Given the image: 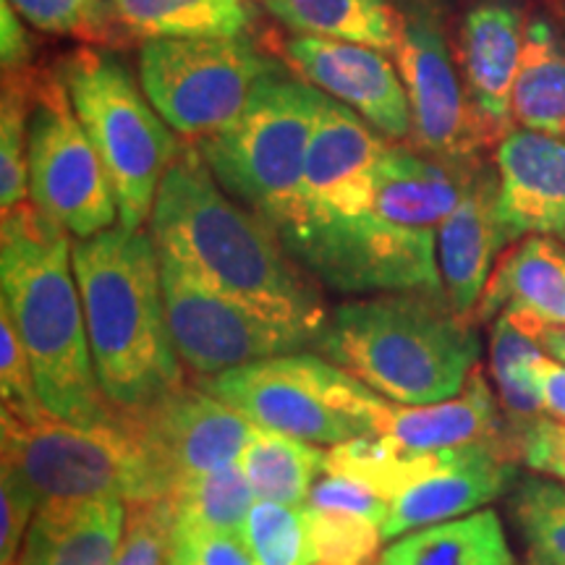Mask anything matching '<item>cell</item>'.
<instances>
[{"label":"cell","instance_id":"obj_1","mask_svg":"<svg viewBox=\"0 0 565 565\" xmlns=\"http://www.w3.org/2000/svg\"><path fill=\"white\" fill-rule=\"evenodd\" d=\"M150 236L160 257L202 286L320 341L330 317L320 282L296 263L270 223L225 192L200 150H181L168 168Z\"/></svg>","mask_w":565,"mask_h":565},{"label":"cell","instance_id":"obj_2","mask_svg":"<svg viewBox=\"0 0 565 565\" xmlns=\"http://www.w3.org/2000/svg\"><path fill=\"white\" fill-rule=\"evenodd\" d=\"M0 288V307L30 353L45 412L89 427L121 422L95 372L71 233L34 204L3 212Z\"/></svg>","mask_w":565,"mask_h":565},{"label":"cell","instance_id":"obj_3","mask_svg":"<svg viewBox=\"0 0 565 565\" xmlns=\"http://www.w3.org/2000/svg\"><path fill=\"white\" fill-rule=\"evenodd\" d=\"M95 372L110 406L134 414L186 385L162 296L160 252L124 225L74 244Z\"/></svg>","mask_w":565,"mask_h":565},{"label":"cell","instance_id":"obj_4","mask_svg":"<svg viewBox=\"0 0 565 565\" xmlns=\"http://www.w3.org/2000/svg\"><path fill=\"white\" fill-rule=\"evenodd\" d=\"M317 349L393 404L427 406L463 391L482 341L443 291H398L335 307Z\"/></svg>","mask_w":565,"mask_h":565},{"label":"cell","instance_id":"obj_5","mask_svg":"<svg viewBox=\"0 0 565 565\" xmlns=\"http://www.w3.org/2000/svg\"><path fill=\"white\" fill-rule=\"evenodd\" d=\"M324 100L328 95L315 84L275 71L254 87L228 129L196 147L225 192L257 212L278 236L303 212V166Z\"/></svg>","mask_w":565,"mask_h":565},{"label":"cell","instance_id":"obj_6","mask_svg":"<svg viewBox=\"0 0 565 565\" xmlns=\"http://www.w3.org/2000/svg\"><path fill=\"white\" fill-rule=\"evenodd\" d=\"M58 76L110 175L118 225L141 231L168 168L181 154L173 129L118 55L79 47L63 58Z\"/></svg>","mask_w":565,"mask_h":565},{"label":"cell","instance_id":"obj_7","mask_svg":"<svg viewBox=\"0 0 565 565\" xmlns=\"http://www.w3.org/2000/svg\"><path fill=\"white\" fill-rule=\"evenodd\" d=\"M202 391L263 429L315 445L374 433L383 395L315 353H286L200 377Z\"/></svg>","mask_w":565,"mask_h":565},{"label":"cell","instance_id":"obj_8","mask_svg":"<svg viewBox=\"0 0 565 565\" xmlns=\"http://www.w3.org/2000/svg\"><path fill=\"white\" fill-rule=\"evenodd\" d=\"M3 463L30 484L40 505L79 500L160 498L154 479L126 427L118 424H71L53 414L19 419L3 414Z\"/></svg>","mask_w":565,"mask_h":565},{"label":"cell","instance_id":"obj_9","mask_svg":"<svg viewBox=\"0 0 565 565\" xmlns=\"http://www.w3.org/2000/svg\"><path fill=\"white\" fill-rule=\"evenodd\" d=\"M280 238L303 270L338 294H445L437 233L404 228L374 210L359 217H303Z\"/></svg>","mask_w":565,"mask_h":565},{"label":"cell","instance_id":"obj_10","mask_svg":"<svg viewBox=\"0 0 565 565\" xmlns=\"http://www.w3.org/2000/svg\"><path fill=\"white\" fill-rule=\"evenodd\" d=\"M278 71L249 40H150L139 84L175 134L210 139L242 116L254 87Z\"/></svg>","mask_w":565,"mask_h":565},{"label":"cell","instance_id":"obj_11","mask_svg":"<svg viewBox=\"0 0 565 565\" xmlns=\"http://www.w3.org/2000/svg\"><path fill=\"white\" fill-rule=\"evenodd\" d=\"M30 200L76 238H92L118 223L110 175L58 74L34 84Z\"/></svg>","mask_w":565,"mask_h":565},{"label":"cell","instance_id":"obj_12","mask_svg":"<svg viewBox=\"0 0 565 565\" xmlns=\"http://www.w3.org/2000/svg\"><path fill=\"white\" fill-rule=\"evenodd\" d=\"M160 265L175 351L183 366L200 377L317 345V338L307 330L270 320L257 309L215 294L171 259L160 257Z\"/></svg>","mask_w":565,"mask_h":565},{"label":"cell","instance_id":"obj_13","mask_svg":"<svg viewBox=\"0 0 565 565\" xmlns=\"http://www.w3.org/2000/svg\"><path fill=\"white\" fill-rule=\"evenodd\" d=\"M124 419L150 463L160 498L186 479L238 463L257 429V424L189 383L141 412L124 414Z\"/></svg>","mask_w":565,"mask_h":565},{"label":"cell","instance_id":"obj_14","mask_svg":"<svg viewBox=\"0 0 565 565\" xmlns=\"http://www.w3.org/2000/svg\"><path fill=\"white\" fill-rule=\"evenodd\" d=\"M395 66L412 105V134L424 152L443 160H466L492 134L458 79L454 55L433 13L404 17V38L395 51Z\"/></svg>","mask_w":565,"mask_h":565},{"label":"cell","instance_id":"obj_15","mask_svg":"<svg viewBox=\"0 0 565 565\" xmlns=\"http://www.w3.org/2000/svg\"><path fill=\"white\" fill-rule=\"evenodd\" d=\"M383 134L338 100H324L303 166V217H359L372 212ZM296 221V223H299ZM294 223V225H296Z\"/></svg>","mask_w":565,"mask_h":565},{"label":"cell","instance_id":"obj_16","mask_svg":"<svg viewBox=\"0 0 565 565\" xmlns=\"http://www.w3.org/2000/svg\"><path fill=\"white\" fill-rule=\"evenodd\" d=\"M286 58L303 79L351 108L383 137L406 139L412 134L404 79L383 51L296 34L286 45Z\"/></svg>","mask_w":565,"mask_h":565},{"label":"cell","instance_id":"obj_17","mask_svg":"<svg viewBox=\"0 0 565 565\" xmlns=\"http://www.w3.org/2000/svg\"><path fill=\"white\" fill-rule=\"evenodd\" d=\"M515 458L498 445L450 448L433 475L401 492L391 503L383 524V540H398L416 529L443 524L479 511L511 492Z\"/></svg>","mask_w":565,"mask_h":565},{"label":"cell","instance_id":"obj_18","mask_svg":"<svg viewBox=\"0 0 565 565\" xmlns=\"http://www.w3.org/2000/svg\"><path fill=\"white\" fill-rule=\"evenodd\" d=\"M498 192V173H469L461 202L437 228V265L445 296L458 315L471 320L500 254L515 242L500 215Z\"/></svg>","mask_w":565,"mask_h":565},{"label":"cell","instance_id":"obj_19","mask_svg":"<svg viewBox=\"0 0 565 565\" xmlns=\"http://www.w3.org/2000/svg\"><path fill=\"white\" fill-rule=\"evenodd\" d=\"M500 215L515 238L565 244V141L511 129L498 145Z\"/></svg>","mask_w":565,"mask_h":565},{"label":"cell","instance_id":"obj_20","mask_svg":"<svg viewBox=\"0 0 565 565\" xmlns=\"http://www.w3.org/2000/svg\"><path fill=\"white\" fill-rule=\"evenodd\" d=\"M374 433L393 437L416 450H445L463 445H498L521 461V445L500 412L498 395L482 366L466 380L454 398L427 406H401L383 401L374 416Z\"/></svg>","mask_w":565,"mask_h":565},{"label":"cell","instance_id":"obj_21","mask_svg":"<svg viewBox=\"0 0 565 565\" xmlns=\"http://www.w3.org/2000/svg\"><path fill=\"white\" fill-rule=\"evenodd\" d=\"M524 34V19L513 0H482L463 19V82L492 139L511 131Z\"/></svg>","mask_w":565,"mask_h":565},{"label":"cell","instance_id":"obj_22","mask_svg":"<svg viewBox=\"0 0 565 565\" xmlns=\"http://www.w3.org/2000/svg\"><path fill=\"white\" fill-rule=\"evenodd\" d=\"M505 317L540 341L542 330L565 324V246L529 236L513 246L487 280L475 309L477 322Z\"/></svg>","mask_w":565,"mask_h":565},{"label":"cell","instance_id":"obj_23","mask_svg":"<svg viewBox=\"0 0 565 565\" xmlns=\"http://www.w3.org/2000/svg\"><path fill=\"white\" fill-rule=\"evenodd\" d=\"M126 524V500L47 503L34 513L17 565H113Z\"/></svg>","mask_w":565,"mask_h":565},{"label":"cell","instance_id":"obj_24","mask_svg":"<svg viewBox=\"0 0 565 565\" xmlns=\"http://www.w3.org/2000/svg\"><path fill=\"white\" fill-rule=\"evenodd\" d=\"M469 171L445 168L404 147L387 145L377 168L374 212L414 231H435L461 202Z\"/></svg>","mask_w":565,"mask_h":565},{"label":"cell","instance_id":"obj_25","mask_svg":"<svg viewBox=\"0 0 565 565\" xmlns=\"http://www.w3.org/2000/svg\"><path fill=\"white\" fill-rule=\"evenodd\" d=\"M377 565H515L505 526L492 508L391 540Z\"/></svg>","mask_w":565,"mask_h":565},{"label":"cell","instance_id":"obj_26","mask_svg":"<svg viewBox=\"0 0 565 565\" xmlns=\"http://www.w3.org/2000/svg\"><path fill=\"white\" fill-rule=\"evenodd\" d=\"M265 9L301 38L398 51L404 17L387 0H265Z\"/></svg>","mask_w":565,"mask_h":565},{"label":"cell","instance_id":"obj_27","mask_svg":"<svg viewBox=\"0 0 565 565\" xmlns=\"http://www.w3.org/2000/svg\"><path fill=\"white\" fill-rule=\"evenodd\" d=\"M116 21L134 38L236 40L252 24L246 0H110Z\"/></svg>","mask_w":565,"mask_h":565},{"label":"cell","instance_id":"obj_28","mask_svg":"<svg viewBox=\"0 0 565 565\" xmlns=\"http://www.w3.org/2000/svg\"><path fill=\"white\" fill-rule=\"evenodd\" d=\"M513 118L526 131L565 141V40L545 17L526 24Z\"/></svg>","mask_w":565,"mask_h":565},{"label":"cell","instance_id":"obj_29","mask_svg":"<svg viewBox=\"0 0 565 565\" xmlns=\"http://www.w3.org/2000/svg\"><path fill=\"white\" fill-rule=\"evenodd\" d=\"M324 458L328 450L315 443L257 427L238 466L249 479L254 500L303 505L324 471Z\"/></svg>","mask_w":565,"mask_h":565},{"label":"cell","instance_id":"obj_30","mask_svg":"<svg viewBox=\"0 0 565 565\" xmlns=\"http://www.w3.org/2000/svg\"><path fill=\"white\" fill-rule=\"evenodd\" d=\"M445 450H416L393 437L370 433L333 445L324 458V475H343L370 487L374 494L393 503L401 492L433 475L445 461Z\"/></svg>","mask_w":565,"mask_h":565},{"label":"cell","instance_id":"obj_31","mask_svg":"<svg viewBox=\"0 0 565 565\" xmlns=\"http://www.w3.org/2000/svg\"><path fill=\"white\" fill-rule=\"evenodd\" d=\"M542 353H545V349H542L540 341L524 333L519 324L505 320V317L494 320L490 341L492 387L494 395H498L500 412H503L519 445L536 422L547 419L542 414L540 395H536L532 377V364Z\"/></svg>","mask_w":565,"mask_h":565},{"label":"cell","instance_id":"obj_32","mask_svg":"<svg viewBox=\"0 0 565 565\" xmlns=\"http://www.w3.org/2000/svg\"><path fill=\"white\" fill-rule=\"evenodd\" d=\"M168 500L179 529L228 534H244L246 519L254 508L252 484L238 463L186 479L168 494Z\"/></svg>","mask_w":565,"mask_h":565},{"label":"cell","instance_id":"obj_33","mask_svg":"<svg viewBox=\"0 0 565 565\" xmlns=\"http://www.w3.org/2000/svg\"><path fill=\"white\" fill-rule=\"evenodd\" d=\"M508 511L526 553L565 565V482L545 475L515 479Z\"/></svg>","mask_w":565,"mask_h":565},{"label":"cell","instance_id":"obj_34","mask_svg":"<svg viewBox=\"0 0 565 565\" xmlns=\"http://www.w3.org/2000/svg\"><path fill=\"white\" fill-rule=\"evenodd\" d=\"M34 84L30 74H3L0 97V207L11 212L30 196V118Z\"/></svg>","mask_w":565,"mask_h":565},{"label":"cell","instance_id":"obj_35","mask_svg":"<svg viewBox=\"0 0 565 565\" xmlns=\"http://www.w3.org/2000/svg\"><path fill=\"white\" fill-rule=\"evenodd\" d=\"M244 540L257 565H317L307 505L257 500L246 519Z\"/></svg>","mask_w":565,"mask_h":565},{"label":"cell","instance_id":"obj_36","mask_svg":"<svg viewBox=\"0 0 565 565\" xmlns=\"http://www.w3.org/2000/svg\"><path fill=\"white\" fill-rule=\"evenodd\" d=\"M317 565H366L377 555L383 526L362 515L307 505Z\"/></svg>","mask_w":565,"mask_h":565},{"label":"cell","instance_id":"obj_37","mask_svg":"<svg viewBox=\"0 0 565 565\" xmlns=\"http://www.w3.org/2000/svg\"><path fill=\"white\" fill-rule=\"evenodd\" d=\"M173 532L175 515L171 500H129L121 545L113 565H168Z\"/></svg>","mask_w":565,"mask_h":565},{"label":"cell","instance_id":"obj_38","mask_svg":"<svg viewBox=\"0 0 565 565\" xmlns=\"http://www.w3.org/2000/svg\"><path fill=\"white\" fill-rule=\"evenodd\" d=\"M26 24L84 42L108 40L116 19L110 0H9Z\"/></svg>","mask_w":565,"mask_h":565},{"label":"cell","instance_id":"obj_39","mask_svg":"<svg viewBox=\"0 0 565 565\" xmlns=\"http://www.w3.org/2000/svg\"><path fill=\"white\" fill-rule=\"evenodd\" d=\"M0 398H3V414L19 416V419L47 414L42 406L30 353L3 307H0Z\"/></svg>","mask_w":565,"mask_h":565},{"label":"cell","instance_id":"obj_40","mask_svg":"<svg viewBox=\"0 0 565 565\" xmlns=\"http://www.w3.org/2000/svg\"><path fill=\"white\" fill-rule=\"evenodd\" d=\"M0 565H17L40 500L9 466H0Z\"/></svg>","mask_w":565,"mask_h":565},{"label":"cell","instance_id":"obj_41","mask_svg":"<svg viewBox=\"0 0 565 565\" xmlns=\"http://www.w3.org/2000/svg\"><path fill=\"white\" fill-rule=\"evenodd\" d=\"M168 565H257L244 534L179 529L173 532Z\"/></svg>","mask_w":565,"mask_h":565},{"label":"cell","instance_id":"obj_42","mask_svg":"<svg viewBox=\"0 0 565 565\" xmlns=\"http://www.w3.org/2000/svg\"><path fill=\"white\" fill-rule=\"evenodd\" d=\"M303 505L322 508V511H341L351 515H362L372 524H385L391 503L374 494L370 487H364L356 479L343 475H324L317 479V484L309 492V500Z\"/></svg>","mask_w":565,"mask_h":565},{"label":"cell","instance_id":"obj_43","mask_svg":"<svg viewBox=\"0 0 565 565\" xmlns=\"http://www.w3.org/2000/svg\"><path fill=\"white\" fill-rule=\"evenodd\" d=\"M521 463L534 475L565 482V424L542 419L521 440Z\"/></svg>","mask_w":565,"mask_h":565},{"label":"cell","instance_id":"obj_44","mask_svg":"<svg viewBox=\"0 0 565 565\" xmlns=\"http://www.w3.org/2000/svg\"><path fill=\"white\" fill-rule=\"evenodd\" d=\"M0 58L3 74H21L32 61V38L9 0H0Z\"/></svg>","mask_w":565,"mask_h":565},{"label":"cell","instance_id":"obj_45","mask_svg":"<svg viewBox=\"0 0 565 565\" xmlns=\"http://www.w3.org/2000/svg\"><path fill=\"white\" fill-rule=\"evenodd\" d=\"M532 377L536 395H540L542 414L547 419L565 424V364L542 353L532 364Z\"/></svg>","mask_w":565,"mask_h":565},{"label":"cell","instance_id":"obj_46","mask_svg":"<svg viewBox=\"0 0 565 565\" xmlns=\"http://www.w3.org/2000/svg\"><path fill=\"white\" fill-rule=\"evenodd\" d=\"M540 345L545 349L547 356H553L561 364H565V324H561V328L542 330Z\"/></svg>","mask_w":565,"mask_h":565},{"label":"cell","instance_id":"obj_47","mask_svg":"<svg viewBox=\"0 0 565 565\" xmlns=\"http://www.w3.org/2000/svg\"><path fill=\"white\" fill-rule=\"evenodd\" d=\"M524 565H555V563L545 561V557H536V555H532V553H526V563H524Z\"/></svg>","mask_w":565,"mask_h":565}]
</instances>
